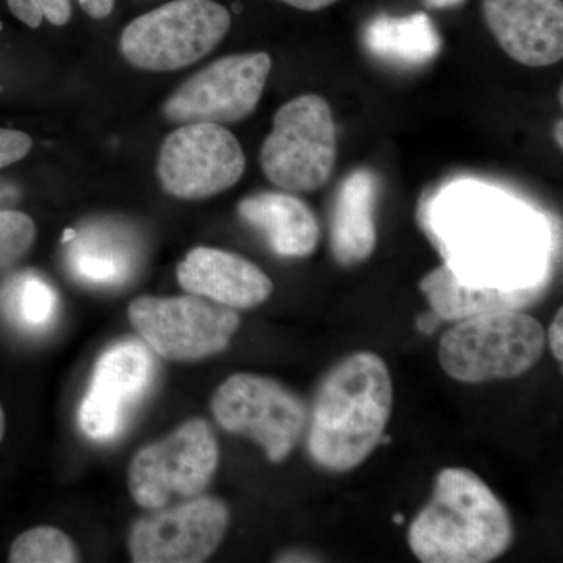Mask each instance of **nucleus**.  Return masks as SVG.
Here are the masks:
<instances>
[{"label":"nucleus","instance_id":"1","mask_svg":"<svg viewBox=\"0 0 563 563\" xmlns=\"http://www.w3.org/2000/svg\"><path fill=\"white\" fill-rule=\"evenodd\" d=\"M433 233L465 284L523 288L547 279V225L510 198L483 188L450 192L437 209Z\"/></svg>","mask_w":563,"mask_h":563},{"label":"nucleus","instance_id":"2","mask_svg":"<svg viewBox=\"0 0 563 563\" xmlns=\"http://www.w3.org/2000/svg\"><path fill=\"white\" fill-rule=\"evenodd\" d=\"M393 410L387 363L374 352L347 355L325 374L307 422V450L333 473L361 466L383 443Z\"/></svg>","mask_w":563,"mask_h":563},{"label":"nucleus","instance_id":"3","mask_svg":"<svg viewBox=\"0 0 563 563\" xmlns=\"http://www.w3.org/2000/svg\"><path fill=\"white\" fill-rule=\"evenodd\" d=\"M514 540L506 506L466 468H444L431 501L413 518L409 544L422 563H487L501 558Z\"/></svg>","mask_w":563,"mask_h":563},{"label":"nucleus","instance_id":"4","mask_svg":"<svg viewBox=\"0 0 563 563\" xmlns=\"http://www.w3.org/2000/svg\"><path fill=\"white\" fill-rule=\"evenodd\" d=\"M547 333L523 310L463 318L442 336L439 361L451 379L463 384L523 376L542 358Z\"/></svg>","mask_w":563,"mask_h":563},{"label":"nucleus","instance_id":"5","mask_svg":"<svg viewBox=\"0 0 563 563\" xmlns=\"http://www.w3.org/2000/svg\"><path fill=\"white\" fill-rule=\"evenodd\" d=\"M231 24L229 10L214 0H172L133 20L122 32L120 47L135 68L177 70L217 49Z\"/></svg>","mask_w":563,"mask_h":563},{"label":"nucleus","instance_id":"6","mask_svg":"<svg viewBox=\"0 0 563 563\" xmlns=\"http://www.w3.org/2000/svg\"><path fill=\"white\" fill-rule=\"evenodd\" d=\"M336 146L331 106L320 95H302L274 114L261 150L262 169L280 190L318 191L332 179Z\"/></svg>","mask_w":563,"mask_h":563},{"label":"nucleus","instance_id":"7","mask_svg":"<svg viewBox=\"0 0 563 563\" xmlns=\"http://www.w3.org/2000/svg\"><path fill=\"white\" fill-rule=\"evenodd\" d=\"M211 412L224 431L261 444L273 463L290 457L309 422L306 402L295 391L251 373L229 377L214 391Z\"/></svg>","mask_w":563,"mask_h":563},{"label":"nucleus","instance_id":"8","mask_svg":"<svg viewBox=\"0 0 563 563\" xmlns=\"http://www.w3.org/2000/svg\"><path fill=\"white\" fill-rule=\"evenodd\" d=\"M129 320L155 354L173 362H198L228 350L240 328L231 307L188 295L141 296L129 306Z\"/></svg>","mask_w":563,"mask_h":563},{"label":"nucleus","instance_id":"9","mask_svg":"<svg viewBox=\"0 0 563 563\" xmlns=\"http://www.w3.org/2000/svg\"><path fill=\"white\" fill-rule=\"evenodd\" d=\"M220 465V444L206 420L184 422L172 435L141 448L129 468V488L141 507H165L173 496L195 498Z\"/></svg>","mask_w":563,"mask_h":563},{"label":"nucleus","instance_id":"10","mask_svg":"<svg viewBox=\"0 0 563 563\" xmlns=\"http://www.w3.org/2000/svg\"><path fill=\"white\" fill-rule=\"evenodd\" d=\"M273 62L266 52L228 55L181 84L163 106L174 124H235L250 118L265 91Z\"/></svg>","mask_w":563,"mask_h":563},{"label":"nucleus","instance_id":"11","mask_svg":"<svg viewBox=\"0 0 563 563\" xmlns=\"http://www.w3.org/2000/svg\"><path fill=\"white\" fill-rule=\"evenodd\" d=\"M246 172L242 144L220 124L192 122L169 133L158 155L163 190L174 198L199 201L239 184Z\"/></svg>","mask_w":563,"mask_h":563},{"label":"nucleus","instance_id":"12","mask_svg":"<svg viewBox=\"0 0 563 563\" xmlns=\"http://www.w3.org/2000/svg\"><path fill=\"white\" fill-rule=\"evenodd\" d=\"M231 526L228 504L213 496L155 509L133 525L129 550L136 563H201L220 548Z\"/></svg>","mask_w":563,"mask_h":563},{"label":"nucleus","instance_id":"13","mask_svg":"<svg viewBox=\"0 0 563 563\" xmlns=\"http://www.w3.org/2000/svg\"><path fill=\"white\" fill-rule=\"evenodd\" d=\"M154 379V361L144 344L129 340L109 347L95 366L90 388L81 399L79 422L98 442L114 439L133 404Z\"/></svg>","mask_w":563,"mask_h":563},{"label":"nucleus","instance_id":"14","mask_svg":"<svg viewBox=\"0 0 563 563\" xmlns=\"http://www.w3.org/2000/svg\"><path fill=\"white\" fill-rule=\"evenodd\" d=\"M488 31L504 54L528 68L563 57L562 0H483Z\"/></svg>","mask_w":563,"mask_h":563},{"label":"nucleus","instance_id":"15","mask_svg":"<svg viewBox=\"0 0 563 563\" xmlns=\"http://www.w3.org/2000/svg\"><path fill=\"white\" fill-rule=\"evenodd\" d=\"M63 244L68 272L90 287H121L139 272V233L120 221L85 222L76 231H69Z\"/></svg>","mask_w":563,"mask_h":563},{"label":"nucleus","instance_id":"16","mask_svg":"<svg viewBox=\"0 0 563 563\" xmlns=\"http://www.w3.org/2000/svg\"><path fill=\"white\" fill-rule=\"evenodd\" d=\"M185 291L235 310L254 309L273 295L272 279L257 265L214 247H196L177 266Z\"/></svg>","mask_w":563,"mask_h":563},{"label":"nucleus","instance_id":"17","mask_svg":"<svg viewBox=\"0 0 563 563\" xmlns=\"http://www.w3.org/2000/svg\"><path fill=\"white\" fill-rule=\"evenodd\" d=\"M239 214L265 236L279 257H309L320 243L317 214L291 192L263 191L246 196L239 203Z\"/></svg>","mask_w":563,"mask_h":563},{"label":"nucleus","instance_id":"18","mask_svg":"<svg viewBox=\"0 0 563 563\" xmlns=\"http://www.w3.org/2000/svg\"><path fill=\"white\" fill-rule=\"evenodd\" d=\"M547 287V279L523 288L476 287L459 280L446 263L426 274L420 282V290L424 292L431 312L442 321H459L501 310H523L539 301Z\"/></svg>","mask_w":563,"mask_h":563},{"label":"nucleus","instance_id":"19","mask_svg":"<svg viewBox=\"0 0 563 563\" xmlns=\"http://www.w3.org/2000/svg\"><path fill=\"white\" fill-rule=\"evenodd\" d=\"M376 177L366 169L350 174L340 185L331 224L332 254L340 265H357L376 250Z\"/></svg>","mask_w":563,"mask_h":563},{"label":"nucleus","instance_id":"20","mask_svg":"<svg viewBox=\"0 0 563 563\" xmlns=\"http://www.w3.org/2000/svg\"><path fill=\"white\" fill-rule=\"evenodd\" d=\"M366 44L380 57L404 63L429 60L440 47L439 33L428 14L380 16L366 29Z\"/></svg>","mask_w":563,"mask_h":563},{"label":"nucleus","instance_id":"21","mask_svg":"<svg viewBox=\"0 0 563 563\" xmlns=\"http://www.w3.org/2000/svg\"><path fill=\"white\" fill-rule=\"evenodd\" d=\"M0 307L14 325L40 332L51 325L57 313V295L49 282L35 273L10 277L0 288Z\"/></svg>","mask_w":563,"mask_h":563},{"label":"nucleus","instance_id":"22","mask_svg":"<svg viewBox=\"0 0 563 563\" xmlns=\"http://www.w3.org/2000/svg\"><path fill=\"white\" fill-rule=\"evenodd\" d=\"M80 555L73 540L60 529L51 526L22 532L9 554L11 563H74Z\"/></svg>","mask_w":563,"mask_h":563},{"label":"nucleus","instance_id":"23","mask_svg":"<svg viewBox=\"0 0 563 563\" xmlns=\"http://www.w3.org/2000/svg\"><path fill=\"white\" fill-rule=\"evenodd\" d=\"M35 239L36 225L29 214L14 209L0 210V272L21 262Z\"/></svg>","mask_w":563,"mask_h":563},{"label":"nucleus","instance_id":"24","mask_svg":"<svg viewBox=\"0 0 563 563\" xmlns=\"http://www.w3.org/2000/svg\"><path fill=\"white\" fill-rule=\"evenodd\" d=\"M7 3L13 16L32 29L40 27L43 20L62 27L68 24L73 13L69 0H7Z\"/></svg>","mask_w":563,"mask_h":563},{"label":"nucleus","instance_id":"25","mask_svg":"<svg viewBox=\"0 0 563 563\" xmlns=\"http://www.w3.org/2000/svg\"><path fill=\"white\" fill-rule=\"evenodd\" d=\"M33 141L27 133L0 128V169L27 157Z\"/></svg>","mask_w":563,"mask_h":563},{"label":"nucleus","instance_id":"26","mask_svg":"<svg viewBox=\"0 0 563 563\" xmlns=\"http://www.w3.org/2000/svg\"><path fill=\"white\" fill-rule=\"evenodd\" d=\"M563 310H559L553 322H551L550 329L547 333V342L550 343L551 352H553L555 361L562 363L563 361Z\"/></svg>","mask_w":563,"mask_h":563},{"label":"nucleus","instance_id":"27","mask_svg":"<svg viewBox=\"0 0 563 563\" xmlns=\"http://www.w3.org/2000/svg\"><path fill=\"white\" fill-rule=\"evenodd\" d=\"M81 10L92 20H106L113 11L114 0H79Z\"/></svg>","mask_w":563,"mask_h":563},{"label":"nucleus","instance_id":"28","mask_svg":"<svg viewBox=\"0 0 563 563\" xmlns=\"http://www.w3.org/2000/svg\"><path fill=\"white\" fill-rule=\"evenodd\" d=\"M21 198V188L14 181L0 177V210L13 209Z\"/></svg>","mask_w":563,"mask_h":563},{"label":"nucleus","instance_id":"29","mask_svg":"<svg viewBox=\"0 0 563 563\" xmlns=\"http://www.w3.org/2000/svg\"><path fill=\"white\" fill-rule=\"evenodd\" d=\"M280 2L287 3V5L295 7V9L303 11H320L328 9L339 0H280Z\"/></svg>","mask_w":563,"mask_h":563},{"label":"nucleus","instance_id":"30","mask_svg":"<svg viewBox=\"0 0 563 563\" xmlns=\"http://www.w3.org/2000/svg\"><path fill=\"white\" fill-rule=\"evenodd\" d=\"M440 321L442 320H440L435 313L431 312L429 314H424V317L418 321V328H420L422 332L429 333L437 328V324H439Z\"/></svg>","mask_w":563,"mask_h":563},{"label":"nucleus","instance_id":"31","mask_svg":"<svg viewBox=\"0 0 563 563\" xmlns=\"http://www.w3.org/2000/svg\"><path fill=\"white\" fill-rule=\"evenodd\" d=\"M428 5L435 7V9H444V7H454L462 3L463 0H426Z\"/></svg>","mask_w":563,"mask_h":563},{"label":"nucleus","instance_id":"32","mask_svg":"<svg viewBox=\"0 0 563 563\" xmlns=\"http://www.w3.org/2000/svg\"><path fill=\"white\" fill-rule=\"evenodd\" d=\"M3 435H5V413H3L2 406H0V443H2Z\"/></svg>","mask_w":563,"mask_h":563},{"label":"nucleus","instance_id":"33","mask_svg":"<svg viewBox=\"0 0 563 563\" xmlns=\"http://www.w3.org/2000/svg\"><path fill=\"white\" fill-rule=\"evenodd\" d=\"M559 146H562V121H559ZM555 135H558V131H555Z\"/></svg>","mask_w":563,"mask_h":563},{"label":"nucleus","instance_id":"34","mask_svg":"<svg viewBox=\"0 0 563 563\" xmlns=\"http://www.w3.org/2000/svg\"><path fill=\"white\" fill-rule=\"evenodd\" d=\"M404 518L402 515H396L395 523L402 525Z\"/></svg>","mask_w":563,"mask_h":563}]
</instances>
